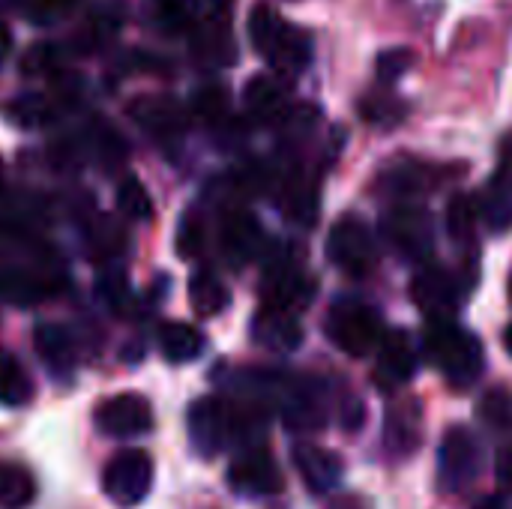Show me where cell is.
I'll list each match as a JSON object with an SVG mask.
<instances>
[{
	"mask_svg": "<svg viewBox=\"0 0 512 509\" xmlns=\"http://www.w3.org/2000/svg\"><path fill=\"white\" fill-rule=\"evenodd\" d=\"M249 39H252L255 51L273 66L276 75L294 78V75L306 72V66L312 60L309 33L288 24L273 6L261 3V6L252 9V15H249Z\"/></svg>",
	"mask_w": 512,
	"mask_h": 509,
	"instance_id": "obj_1",
	"label": "cell"
},
{
	"mask_svg": "<svg viewBox=\"0 0 512 509\" xmlns=\"http://www.w3.org/2000/svg\"><path fill=\"white\" fill-rule=\"evenodd\" d=\"M426 351L432 363L453 384H474L483 375V345L474 333L456 327L453 321H432L426 330Z\"/></svg>",
	"mask_w": 512,
	"mask_h": 509,
	"instance_id": "obj_2",
	"label": "cell"
},
{
	"mask_svg": "<svg viewBox=\"0 0 512 509\" xmlns=\"http://www.w3.org/2000/svg\"><path fill=\"white\" fill-rule=\"evenodd\" d=\"M327 339L345 351L348 357H369L372 351L381 348L384 342V324L381 315L360 303V300H342L330 309L327 315Z\"/></svg>",
	"mask_w": 512,
	"mask_h": 509,
	"instance_id": "obj_3",
	"label": "cell"
},
{
	"mask_svg": "<svg viewBox=\"0 0 512 509\" xmlns=\"http://www.w3.org/2000/svg\"><path fill=\"white\" fill-rule=\"evenodd\" d=\"M153 489V459L144 450H123L111 456L102 471V492L123 509L138 507Z\"/></svg>",
	"mask_w": 512,
	"mask_h": 509,
	"instance_id": "obj_4",
	"label": "cell"
},
{
	"mask_svg": "<svg viewBox=\"0 0 512 509\" xmlns=\"http://www.w3.org/2000/svg\"><path fill=\"white\" fill-rule=\"evenodd\" d=\"M381 234L408 261H423L435 249V225H432V216H429V210L414 207V204L393 207L384 216V222H381Z\"/></svg>",
	"mask_w": 512,
	"mask_h": 509,
	"instance_id": "obj_5",
	"label": "cell"
},
{
	"mask_svg": "<svg viewBox=\"0 0 512 509\" xmlns=\"http://www.w3.org/2000/svg\"><path fill=\"white\" fill-rule=\"evenodd\" d=\"M186 429H189L192 447L201 456H216L231 444V435L237 432V417L222 399L204 396V399L192 402L189 417H186Z\"/></svg>",
	"mask_w": 512,
	"mask_h": 509,
	"instance_id": "obj_6",
	"label": "cell"
},
{
	"mask_svg": "<svg viewBox=\"0 0 512 509\" xmlns=\"http://www.w3.org/2000/svg\"><path fill=\"white\" fill-rule=\"evenodd\" d=\"M327 255L342 273L366 276L378 261V246H375L369 228L360 219L345 216V219H339L333 225V231L327 237Z\"/></svg>",
	"mask_w": 512,
	"mask_h": 509,
	"instance_id": "obj_7",
	"label": "cell"
},
{
	"mask_svg": "<svg viewBox=\"0 0 512 509\" xmlns=\"http://www.w3.org/2000/svg\"><path fill=\"white\" fill-rule=\"evenodd\" d=\"M480 471V444L468 429H450L438 450V480L447 492L465 489Z\"/></svg>",
	"mask_w": 512,
	"mask_h": 509,
	"instance_id": "obj_8",
	"label": "cell"
},
{
	"mask_svg": "<svg viewBox=\"0 0 512 509\" xmlns=\"http://www.w3.org/2000/svg\"><path fill=\"white\" fill-rule=\"evenodd\" d=\"M228 483L237 495L246 498H267L282 492V474L279 465L273 462V456L261 447H249L243 450L231 468H228Z\"/></svg>",
	"mask_w": 512,
	"mask_h": 509,
	"instance_id": "obj_9",
	"label": "cell"
},
{
	"mask_svg": "<svg viewBox=\"0 0 512 509\" xmlns=\"http://www.w3.org/2000/svg\"><path fill=\"white\" fill-rule=\"evenodd\" d=\"M96 429L108 438H135L153 429V411L144 396L120 393L99 405Z\"/></svg>",
	"mask_w": 512,
	"mask_h": 509,
	"instance_id": "obj_10",
	"label": "cell"
},
{
	"mask_svg": "<svg viewBox=\"0 0 512 509\" xmlns=\"http://www.w3.org/2000/svg\"><path fill=\"white\" fill-rule=\"evenodd\" d=\"M411 294H414V303L432 315L435 321H447V315L456 309L459 303V282L441 270V267H426L414 276V285H411Z\"/></svg>",
	"mask_w": 512,
	"mask_h": 509,
	"instance_id": "obj_11",
	"label": "cell"
},
{
	"mask_svg": "<svg viewBox=\"0 0 512 509\" xmlns=\"http://www.w3.org/2000/svg\"><path fill=\"white\" fill-rule=\"evenodd\" d=\"M417 372V348L414 339L405 330H393L384 336L381 348H378V369L375 378L384 390L390 387H402L414 378Z\"/></svg>",
	"mask_w": 512,
	"mask_h": 509,
	"instance_id": "obj_12",
	"label": "cell"
},
{
	"mask_svg": "<svg viewBox=\"0 0 512 509\" xmlns=\"http://www.w3.org/2000/svg\"><path fill=\"white\" fill-rule=\"evenodd\" d=\"M132 120L159 141H174L186 132V111L168 96H144L132 102Z\"/></svg>",
	"mask_w": 512,
	"mask_h": 509,
	"instance_id": "obj_13",
	"label": "cell"
},
{
	"mask_svg": "<svg viewBox=\"0 0 512 509\" xmlns=\"http://www.w3.org/2000/svg\"><path fill=\"white\" fill-rule=\"evenodd\" d=\"M252 339L273 354H291L303 342V327L291 312L264 306L252 321Z\"/></svg>",
	"mask_w": 512,
	"mask_h": 509,
	"instance_id": "obj_14",
	"label": "cell"
},
{
	"mask_svg": "<svg viewBox=\"0 0 512 509\" xmlns=\"http://www.w3.org/2000/svg\"><path fill=\"white\" fill-rule=\"evenodd\" d=\"M246 111L258 120V123H285V117L291 114V102H288V90L279 78L273 75H258L246 84L243 93Z\"/></svg>",
	"mask_w": 512,
	"mask_h": 509,
	"instance_id": "obj_15",
	"label": "cell"
},
{
	"mask_svg": "<svg viewBox=\"0 0 512 509\" xmlns=\"http://www.w3.org/2000/svg\"><path fill=\"white\" fill-rule=\"evenodd\" d=\"M294 465L312 492H330L342 480L339 456L333 450L318 447V444H297L294 447Z\"/></svg>",
	"mask_w": 512,
	"mask_h": 509,
	"instance_id": "obj_16",
	"label": "cell"
},
{
	"mask_svg": "<svg viewBox=\"0 0 512 509\" xmlns=\"http://www.w3.org/2000/svg\"><path fill=\"white\" fill-rule=\"evenodd\" d=\"M264 246V231L252 213H231L222 225V252L228 255L231 264H246L252 261Z\"/></svg>",
	"mask_w": 512,
	"mask_h": 509,
	"instance_id": "obj_17",
	"label": "cell"
},
{
	"mask_svg": "<svg viewBox=\"0 0 512 509\" xmlns=\"http://www.w3.org/2000/svg\"><path fill=\"white\" fill-rule=\"evenodd\" d=\"M309 297V282L291 261H279L267 270L264 276V300L270 309H285L291 312L300 300Z\"/></svg>",
	"mask_w": 512,
	"mask_h": 509,
	"instance_id": "obj_18",
	"label": "cell"
},
{
	"mask_svg": "<svg viewBox=\"0 0 512 509\" xmlns=\"http://www.w3.org/2000/svg\"><path fill=\"white\" fill-rule=\"evenodd\" d=\"M33 348L39 354V360L60 378H66L75 366V345L66 327L60 324H36L33 330Z\"/></svg>",
	"mask_w": 512,
	"mask_h": 509,
	"instance_id": "obj_19",
	"label": "cell"
},
{
	"mask_svg": "<svg viewBox=\"0 0 512 509\" xmlns=\"http://www.w3.org/2000/svg\"><path fill=\"white\" fill-rule=\"evenodd\" d=\"M282 417L297 432H315L327 423L324 399L315 387H297L291 384L282 399Z\"/></svg>",
	"mask_w": 512,
	"mask_h": 509,
	"instance_id": "obj_20",
	"label": "cell"
},
{
	"mask_svg": "<svg viewBox=\"0 0 512 509\" xmlns=\"http://www.w3.org/2000/svg\"><path fill=\"white\" fill-rule=\"evenodd\" d=\"M480 213L483 222L489 225V231L504 234L512 228V171L501 168L483 189V201H480Z\"/></svg>",
	"mask_w": 512,
	"mask_h": 509,
	"instance_id": "obj_21",
	"label": "cell"
},
{
	"mask_svg": "<svg viewBox=\"0 0 512 509\" xmlns=\"http://www.w3.org/2000/svg\"><path fill=\"white\" fill-rule=\"evenodd\" d=\"M48 288H51L48 279H39L30 270H21V267H3L0 270V300H6V303L33 306L51 294Z\"/></svg>",
	"mask_w": 512,
	"mask_h": 509,
	"instance_id": "obj_22",
	"label": "cell"
},
{
	"mask_svg": "<svg viewBox=\"0 0 512 509\" xmlns=\"http://www.w3.org/2000/svg\"><path fill=\"white\" fill-rule=\"evenodd\" d=\"M387 447L396 450L399 456L420 447V405L417 402H402V405L390 408V414H387Z\"/></svg>",
	"mask_w": 512,
	"mask_h": 509,
	"instance_id": "obj_23",
	"label": "cell"
},
{
	"mask_svg": "<svg viewBox=\"0 0 512 509\" xmlns=\"http://www.w3.org/2000/svg\"><path fill=\"white\" fill-rule=\"evenodd\" d=\"M159 348L171 363H189L204 351V336L192 324L171 321L159 330Z\"/></svg>",
	"mask_w": 512,
	"mask_h": 509,
	"instance_id": "obj_24",
	"label": "cell"
},
{
	"mask_svg": "<svg viewBox=\"0 0 512 509\" xmlns=\"http://www.w3.org/2000/svg\"><path fill=\"white\" fill-rule=\"evenodd\" d=\"M33 399V381L21 360L9 351H0V405L21 408Z\"/></svg>",
	"mask_w": 512,
	"mask_h": 509,
	"instance_id": "obj_25",
	"label": "cell"
},
{
	"mask_svg": "<svg viewBox=\"0 0 512 509\" xmlns=\"http://www.w3.org/2000/svg\"><path fill=\"white\" fill-rule=\"evenodd\" d=\"M150 24L165 36H180L195 24V3L192 0H147Z\"/></svg>",
	"mask_w": 512,
	"mask_h": 509,
	"instance_id": "obj_26",
	"label": "cell"
},
{
	"mask_svg": "<svg viewBox=\"0 0 512 509\" xmlns=\"http://www.w3.org/2000/svg\"><path fill=\"white\" fill-rule=\"evenodd\" d=\"M189 303L195 309V315L201 318H216L219 312L228 309L231 294L228 288L213 276V273H195L189 279Z\"/></svg>",
	"mask_w": 512,
	"mask_h": 509,
	"instance_id": "obj_27",
	"label": "cell"
},
{
	"mask_svg": "<svg viewBox=\"0 0 512 509\" xmlns=\"http://www.w3.org/2000/svg\"><path fill=\"white\" fill-rule=\"evenodd\" d=\"M36 498V483L30 471L18 465H0V507L3 509H24Z\"/></svg>",
	"mask_w": 512,
	"mask_h": 509,
	"instance_id": "obj_28",
	"label": "cell"
},
{
	"mask_svg": "<svg viewBox=\"0 0 512 509\" xmlns=\"http://www.w3.org/2000/svg\"><path fill=\"white\" fill-rule=\"evenodd\" d=\"M282 207H285V213H288L294 222L312 225V219L318 216L315 183H312V180H303V177L288 180V183H285V192H282Z\"/></svg>",
	"mask_w": 512,
	"mask_h": 509,
	"instance_id": "obj_29",
	"label": "cell"
},
{
	"mask_svg": "<svg viewBox=\"0 0 512 509\" xmlns=\"http://www.w3.org/2000/svg\"><path fill=\"white\" fill-rule=\"evenodd\" d=\"M9 114H12V120L18 126L39 129V126H48L57 117V108L45 96H39V93H27V96H21V99L12 102Z\"/></svg>",
	"mask_w": 512,
	"mask_h": 509,
	"instance_id": "obj_30",
	"label": "cell"
},
{
	"mask_svg": "<svg viewBox=\"0 0 512 509\" xmlns=\"http://www.w3.org/2000/svg\"><path fill=\"white\" fill-rule=\"evenodd\" d=\"M117 204H120V213L135 219V222H150L153 219V201L144 189L141 180L135 177H126L117 189Z\"/></svg>",
	"mask_w": 512,
	"mask_h": 509,
	"instance_id": "obj_31",
	"label": "cell"
},
{
	"mask_svg": "<svg viewBox=\"0 0 512 509\" xmlns=\"http://www.w3.org/2000/svg\"><path fill=\"white\" fill-rule=\"evenodd\" d=\"M477 225V201L471 195H456L447 207V231L456 243H471Z\"/></svg>",
	"mask_w": 512,
	"mask_h": 509,
	"instance_id": "obj_32",
	"label": "cell"
},
{
	"mask_svg": "<svg viewBox=\"0 0 512 509\" xmlns=\"http://www.w3.org/2000/svg\"><path fill=\"white\" fill-rule=\"evenodd\" d=\"M429 177H435V168H429V165H423V162L393 165V168L384 174L387 186H390V189H396V192H420V189L432 186V180H429Z\"/></svg>",
	"mask_w": 512,
	"mask_h": 509,
	"instance_id": "obj_33",
	"label": "cell"
},
{
	"mask_svg": "<svg viewBox=\"0 0 512 509\" xmlns=\"http://www.w3.org/2000/svg\"><path fill=\"white\" fill-rule=\"evenodd\" d=\"M192 111L195 117H201L204 123L210 126H219L222 120H228V93L216 84L204 87L195 93V102H192Z\"/></svg>",
	"mask_w": 512,
	"mask_h": 509,
	"instance_id": "obj_34",
	"label": "cell"
},
{
	"mask_svg": "<svg viewBox=\"0 0 512 509\" xmlns=\"http://www.w3.org/2000/svg\"><path fill=\"white\" fill-rule=\"evenodd\" d=\"M78 0H18V9L33 21V24H54L66 18L75 9Z\"/></svg>",
	"mask_w": 512,
	"mask_h": 509,
	"instance_id": "obj_35",
	"label": "cell"
},
{
	"mask_svg": "<svg viewBox=\"0 0 512 509\" xmlns=\"http://www.w3.org/2000/svg\"><path fill=\"white\" fill-rule=\"evenodd\" d=\"M411 63H414V54L405 51V48L384 51V54L378 57V78H381L384 84H393V81H399V78L411 69Z\"/></svg>",
	"mask_w": 512,
	"mask_h": 509,
	"instance_id": "obj_36",
	"label": "cell"
},
{
	"mask_svg": "<svg viewBox=\"0 0 512 509\" xmlns=\"http://www.w3.org/2000/svg\"><path fill=\"white\" fill-rule=\"evenodd\" d=\"M480 414H483V420L486 423H492V426H510L512 423V399L507 393H489L486 399H483V405H480Z\"/></svg>",
	"mask_w": 512,
	"mask_h": 509,
	"instance_id": "obj_37",
	"label": "cell"
},
{
	"mask_svg": "<svg viewBox=\"0 0 512 509\" xmlns=\"http://www.w3.org/2000/svg\"><path fill=\"white\" fill-rule=\"evenodd\" d=\"M201 243H204V231H201L198 219L195 216H186L180 222V231H177V252L183 258H192V255L201 252Z\"/></svg>",
	"mask_w": 512,
	"mask_h": 509,
	"instance_id": "obj_38",
	"label": "cell"
},
{
	"mask_svg": "<svg viewBox=\"0 0 512 509\" xmlns=\"http://www.w3.org/2000/svg\"><path fill=\"white\" fill-rule=\"evenodd\" d=\"M399 105L393 99H369L363 105V117L372 120V123H381V126H390L402 117V111H396Z\"/></svg>",
	"mask_w": 512,
	"mask_h": 509,
	"instance_id": "obj_39",
	"label": "cell"
},
{
	"mask_svg": "<svg viewBox=\"0 0 512 509\" xmlns=\"http://www.w3.org/2000/svg\"><path fill=\"white\" fill-rule=\"evenodd\" d=\"M498 483L504 492H512V450H501L498 453V465H495Z\"/></svg>",
	"mask_w": 512,
	"mask_h": 509,
	"instance_id": "obj_40",
	"label": "cell"
},
{
	"mask_svg": "<svg viewBox=\"0 0 512 509\" xmlns=\"http://www.w3.org/2000/svg\"><path fill=\"white\" fill-rule=\"evenodd\" d=\"M501 159H504V168L512 171V132L504 138V144H501Z\"/></svg>",
	"mask_w": 512,
	"mask_h": 509,
	"instance_id": "obj_41",
	"label": "cell"
},
{
	"mask_svg": "<svg viewBox=\"0 0 512 509\" xmlns=\"http://www.w3.org/2000/svg\"><path fill=\"white\" fill-rule=\"evenodd\" d=\"M6 54H9V30L0 24V60H3Z\"/></svg>",
	"mask_w": 512,
	"mask_h": 509,
	"instance_id": "obj_42",
	"label": "cell"
},
{
	"mask_svg": "<svg viewBox=\"0 0 512 509\" xmlns=\"http://www.w3.org/2000/svg\"><path fill=\"white\" fill-rule=\"evenodd\" d=\"M504 348H507V354L512 357V324L507 327V333H504Z\"/></svg>",
	"mask_w": 512,
	"mask_h": 509,
	"instance_id": "obj_43",
	"label": "cell"
},
{
	"mask_svg": "<svg viewBox=\"0 0 512 509\" xmlns=\"http://www.w3.org/2000/svg\"><path fill=\"white\" fill-rule=\"evenodd\" d=\"M333 509H360V507H357V501H348V504H345V501H339Z\"/></svg>",
	"mask_w": 512,
	"mask_h": 509,
	"instance_id": "obj_44",
	"label": "cell"
},
{
	"mask_svg": "<svg viewBox=\"0 0 512 509\" xmlns=\"http://www.w3.org/2000/svg\"><path fill=\"white\" fill-rule=\"evenodd\" d=\"M510 297H512V276H510Z\"/></svg>",
	"mask_w": 512,
	"mask_h": 509,
	"instance_id": "obj_45",
	"label": "cell"
}]
</instances>
